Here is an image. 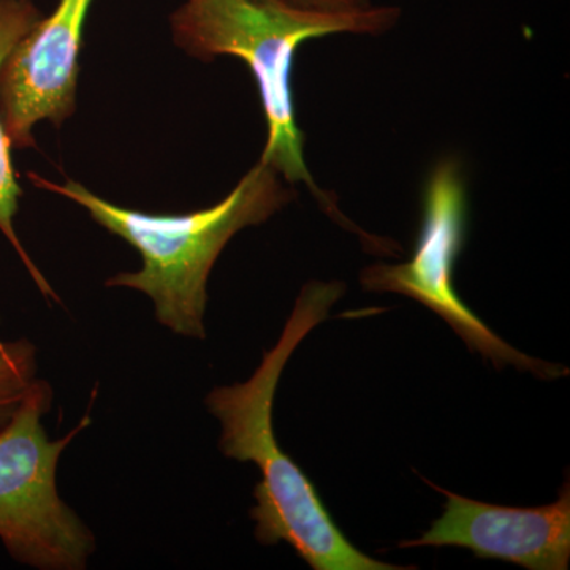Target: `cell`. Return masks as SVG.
Segmentation results:
<instances>
[{
	"label": "cell",
	"mask_w": 570,
	"mask_h": 570,
	"mask_svg": "<svg viewBox=\"0 0 570 570\" xmlns=\"http://www.w3.org/2000/svg\"><path fill=\"white\" fill-rule=\"evenodd\" d=\"M444 494V513L422 538L400 549L463 547L478 558L513 562L530 570H566L570 560V487L540 508H505L460 497L425 480Z\"/></svg>",
	"instance_id": "obj_7"
},
{
	"label": "cell",
	"mask_w": 570,
	"mask_h": 570,
	"mask_svg": "<svg viewBox=\"0 0 570 570\" xmlns=\"http://www.w3.org/2000/svg\"><path fill=\"white\" fill-rule=\"evenodd\" d=\"M92 0H59L11 48L0 69V121L11 148H36L33 127H61L77 110L86 18Z\"/></svg>",
	"instance_id": "obj_6"
},
{
	"label": "cell",
	"mask_w": 570,
	"mask_h": 570,
	"mask_svg": "<svg viewBox=\"0 0 570 570\" xmlns=\"http://www.w3.org/2000/svg\"><path fill=\"white\" fill-rule=\"evenodd\" d=\"M37 379V348L31 341L0 340V428L9 422Z\"/></svg>",
	"instance_id": "obj_9"
},
{
	"label": "cell",
	"mask_w": 570,
	"mask_h": 570,
	"mask_svg": "<svg viewBox=\"0 0 570 570\" xmlns=\"http://www.w3.org/2000/svg\"><path fill=\"white\" fill-rule=\"evenodd\" d=\"M29 178L40 189L69 198L89 213L94 223L119 236L141 257L138 272H122L105 283L151 298L157 322L175 335L205 340L208 279L214 264L239 230L266 223L294 200L269 165L250 168L219 204L186 214H151L105 200L73 179Z\"/></svg>",
	"instance_id": "obj_2"
},
{
	"label": "cell",
	"mask_w": 570,
	"mask_h": 570,
	"mask_svg": "<svg viewBox=\"0 0 570 570\" xmlns=\"http://www.w3.org/2000/svg\"><path fill=\"white\" fill-rule=\"evenodd\" d=\"M39 10L31 0H0V69L11 48L20 41L21 37L31 31L40 20ZM11 145L0 121V232L9 239L13 249L20 255L22 264L31 275L33 283L47 298L58 302L55 288L45 279L43 273L37 268L28 250L21 245L14 228V217L20 209L22 189L18 181L17 170L11 160Z\"/></svg>",
	"instance_id": "obj_8"
},
{
	"label": "cell",
	"mask_w": 570,
	"mask_h": 570,
	"mask_svg": "<svg viewBox=\"0 0 570 570\" xmlns=\"http://www.w3.org/2000/svg\"><path fill=\"white\" fill-rule=\"evenodd\" d=\"M400 20L395 7L354 13L302 9L288 0H187L170 18L175 43L202 61L234 56L247 63L264 105L268 138L261 163L285 181L305 183L333 219L354 227L307 170L296 124L292 70L299 45L332 33H382Z\"/></svg>",
	"instance_id": "obj_3"
},
{
	"label": "cell",
	"mask_w": 570,
	"mask_h": 570,
	"mask_svg": "<svg viewBox=\"0 0 570 570\" xmlns=\"http://www.w3.org/2000/svg\"><path fill=\"white\" fill-rule=\"evenodd\" d=\"M51 385L37 379L9 422L0 428V540L13 560L41 570H81L96 551L85 521L59 497V459L85 417L67 436L51 441L43 417Z\"/></svg>",
	"instance_id": "obj_4"
},
{
	"label": "cell",
	"mask_w": 570,
	"mask_h": 570,
	"mask_svg": "<svg viewBox=\"0 0 570 570\" xmlns=\"http://www.w3.org/2000/svg\"><path fill=\"white\" fill-rule=\"evenodd\" d=\"M302 9L324 11V13H354L370 9V0H288Z\"/></svg>",
	"instance_id": "obj_10"
},
{
	"label": "cell",
	"mask_w": 570,
	"mask_h": 570,
	"mask_svg": "<svg viewBox=\"0 0 570 570\" xmlns=\"http://www.w3.org/2000/svg\"><path fill=\"white\" fill-rule=\"evenodd\" d=\"M468 234V190L459 160H441L423 190L422 223L411 261L376 264L360 273L366 291L409 296L444 318L453 332L494 366H513L535 377L568 376L569 367L517 351L463 302L453 276Z\"/></svg>",
	"instance_id": "obj_5"
},
{
	"label": "cell",
	"mask_w": 570,
	"mask_h": 570,
	"mask_svg": "<svg viewBox=\"0 0 570 570\" xmlns=\"http://www.w3.org/2000/svg\"><path fill=\"white\" fill-rule=\"evenodd\" d=\"M344 292L346 285L336 281L306 284L283 335L265 352L253 376L243 384L214 389L206 406L223 428L220 452L239 463H254L261 472L250 509L258 542L288 543L314 570H409L411 566L374 560L352 546L314 483L277 444L273 428V406L285 365L303 340L328 318Z\"/></svg>",
	"instance_id": "obj_1"
}]
</instances>
